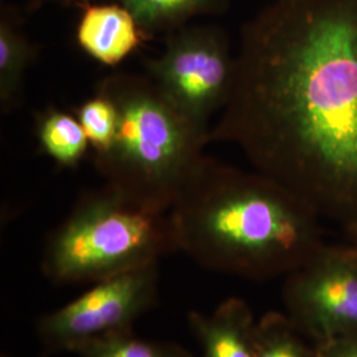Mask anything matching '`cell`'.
<instances>
[{
  "instance_id": "9",
  "label": "cell",
  "mask_w": 357,
  "mask_h": 357,
  "mask_svg": "<svg viewBox=\"0 0 357 357\" xmlns=\"http://www.w3.org/2000/svg\"><path fill=\"white\" fill-rule=\"evenodd\" d=\"M187 319L202 357H255L257 320L241 298L222 301L211 314L190 311Z\"/></svg>"
},
{
  "instance_id": "7",
  "label": "cell",
  "mask_w": 357,
  "mask_h": 357,
  "mask_svg": "<svg viewBox=\"0 0 357 357\" xmlns=\"http://www.w3.org/2000/svg\"><path fill=\"white\" fill-rule=\"evenodd\" d=\"M286 315L311 344L357 335V249L324 243L284 277Z\"/></svg>"
},
{
  "instance_id": "16",
  "label": "cell",
  "mask_w": 357,
  "mask_h": 357,
  "mask_svg": "<svg viewBox=\"0 0 357 357\" xmlns=\"http://www.w3.org/2000/svg\"><path fill=\"white\" fill-rule=\"evenodd\" d=\"M317 357H357V335L336 337L315 345Z\"/></svg>"
},
{
  "instance_id": "3",
  "label": "cell",
  "mask_w": 357,
  "mask_h": 357,
  "mask_svg": "<svg viewBox=\"0 0 357 357\" xmlns=\"http://www.w3.org/2000/svg\"><path fill=\"white\" fill-rule=\"evenodd\" d=\"M97 91L118 113L114 141L94 155L105 184L143 208L169 212L204 158L211 128L184 113L149 75L115 73Z\"/></svg>"
},
{
  "instance_id": "2",
  "label": "cell",
  "mask_w": 357,
  "mask_h": 357,
  "mask_svg": "<svg viewBox=\"0 0 357 357\" xmlns=\"http://www.w3.org/2000/svg\"><path fill=\"white\" fill-rule=\"evenodd\" d=\"M169 216L178 252L252 281L289 275L326 243L319 215L278 180L206 155Z\"/></svg>"
},
{
  "instance_id": "8",
  "label": "cell",
  "mask_w": 357,
  "mask_h": 357,
  "mask_svg": "<svg viewBox=\"0 0 357 357\" xmlns=\"http://www.w3.org/2000/svg\"><path fill=\"white\" fill-rule=\"evenodd\" d=\"M146 36L135 16L119 3L88 6L77 26L82 51L106 66L121 64Z\"/></svg>"
},
{
  "instance_id": "13",
  "label": "cell",
  "mask_w": 357,
  "mask_h": 357,
  "mask_svg": "<svg viewBox=\"0 0 357 357\" xmlns=\"http://www.w3.org/2000/svg\"><path fill=\"white\" fill-rule=\"evenodd\" d=\"M308 342L286 314L270 311L257 320L255 357H317Z\"/></svg>"
},
{
  "instance_id": "18",
  "label": "cell",
  "mask_w": 357,
  "mask_h": 357,
  "mask_svg": "<svg viewBox=\"0 0 357 357\" xmlns=\"http://www.w3.org/2000/svg\"><path fill=\"white\" fill-rule=\"evenodd\" d=\"M1 357H10V356H8V355H3V356H1Z\"/></svg>"
},
{
  "instance_id": "6",
  "label": "cell",
  "mask_w": 357,
  "mask_h": 357,
  "mask_svg": "<svg viewBox=\"0 0 357 357\" xmlns=\"http://www.w3.org/2000/svg\"><path fill=\"white\" fill-rule=\"evenodd\" d=\"M147 75L184 113L208 125L229 100L236 54L222 29L184 26L171 32L163 52L147 63Z\"/></svg>"
},
{
  "instance_id": "11",
  "label": "cell",
  "mask_w": 357,
  "mask_h": 357,
  "mask_svg": "<svg viewBox=\"0 0 357 357\" xmlns=\"http://www.w3.org/2000/svg\"><path fill=\"white\" fill-rule=\"evenodd\" d=\"M35 51L26 35L3 16L0 23V107L3 113H11L22 102L26 70L35 59Z\"/></svg>"
},
{
  "instance_id": "15",
  "label": "cell",
  "mask_w": 357,
  "mask_h": 357,
  "mask_svg": "<svg viewBox=\"0 0 357 357\" xmlns=\"http://www.w3.org/2000/svg\"><path fill=\"white\" fill-rule=\"evenodd\" d=\"M77 118L96 153H103L112 146L118 126V113L109 97L97 91L78 107Z\"/></svg>"
},
{
  "instance_id": "12",
  "label": "cell",
  "mask_w": 357,
  "mask_h": 357,
  "mask_svg": "<svg viewBox=\"0 0 357 357\" xmlns=\"http://www.w3.org/2000/svg\"><path fill=\"white\" fill-rule=\"evenodd\" d=\"M36 135L44 153L65 167L78 165L90 144L78 118L53 107L38 115Z\"/></svg>"
},
{
  "instance_id": "5",
  "label": "cell",
  "mask_w": 357,
  "mask_h": 357,
  "mask_svg": "<svg viewBox=\"0 0 357 357\" xmlns=\"http://www.w3.org/2000/svg\"><path fill=\"white\" fill-rule=\"evenodd\" d=\"M159 299V262L90 284L89 290L36 321L41 356L76 354L90 340L132 330Z\"/></svg>"
},
{
  "instance_id": "10",
  "label": "cell",
  "mask_w": 357,
  "mask_h": 357,
  "mask_svg": "<svg viewBox=\"0 0 357 357\" xmlns=\"http://www.w3.org/2000/svg\"><path fill=\"white\" fill-rule=\"evenodd\" d=\"M128 8L144 33L174 32L202 15L224 13L230 0H114Z\"/></svg>"
},
{
  "instance_id": "1",
  "label": "cell",
  "mask_w": 357,
  "mask_h": 357,
  "mask_svg": "<svg viewBox=\"0 0 357 357\" xmlns=\"http://www.w3.org/2000/svg\"><path fill=\"white\" fill-rule=\"evenodd\" d=\"M212 142L356 236L357 0H275L249 20Z\"/></svg>"
},
{
  "instance_id": "17",
  "label": "cell",
  "mask_w": 357,
  "mask_h": 357,
  "mask_svg": "<svg viewBox=\"0 0 357 357\" xmlns=\"http://www.w3.org/2000/svg\"><path fill=\"white\" fill-rule=\"evenodd\" d=\"M348 243H352L357 249V234L356 236H354V237H351V238H348Z\"/></svg>"
},
{
  "instance_id": "4",
  "label": "cell",
  "mask_w": 357,
  "mask_h": 357,
  "mask_svg": "<svg viewBox=\"0 0 357 357\" xmlns=\"http://www.w3.org/2000/svg\"><path fill=\"white\" fill-rule=\"evenodd\" d=\"M169 212L135 204L109 185L84 193L44 245L41 271L54 284H93L178 253Z\"/></svg>"
},
{
  "instance_id": "14",
  "label": "cell",
  "mask_w": 357,
  "mask_h": 357,
  "mask_svg": "<svg viewBox=\"0 0 357 357\" xmlns=\"http://www.w3.org/2000/svg\"><path fill=\"white\" fill-rule=\"evenodd\" d=\"M79 357H196L176 342H151L132 330L115 332L90 340L76 351Z\"/></svg>"
}]
</instances>
